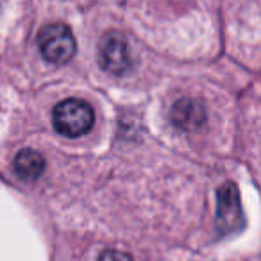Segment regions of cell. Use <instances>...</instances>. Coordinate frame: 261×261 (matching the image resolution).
Masks as SVG:
<instances>
[{
    "label": "cell",
    "mask_w": 261,
    "mask_h": 261,
    "mask_svg": "<svg viewBox=\"0 0 261 261\" xmlns=\"http://www.w3.org/2000/svg\"><path fill=\"white\" fill-rule=\"evenodd\" d=\"M98 261H133V257L125 252H120V250H106Z\"/></svg>",
    "instance_id": "7"
},
{
    "label": "cell",
    "mask_w": 261,
    "mask_h": 261,
    "mask_svg": "<svg viewBox=\"0 0 261 261\" xmlns=\"http://www.w3.org/2000/svg\"><path fill=\"white\" fill-rule=\"evenodd\" d=\"M245 225L240 192L234 182L227 181L217 192V229L220 234L238 232Z\"/></svg>",
    "instance_id": "3"
},
{
    "label": "cell",
    "mask_w": 261,
    "mask_h": 261,
    "mask_svg": "<svg viewBox=\"0 0 261 261\" xmlns=\"http://www.w3.org/2000/svg\"><path fill=\"white\" fill-rule=\"evenodd\" d=\"M98 61L109 73L122 75L130 68V52L125 36L120 33H108L98 45Z\"/></svg>",
    "instance_id": "4"
},
{
    "label": "cell",
    "mask_w": 261,
    "mask_h": 261,
    "mask_svg": "<svg viewBox=\"0 0 261 261\" xmlns=\"http://www.w3.org/2000/svg\"><path fill=\"white\" fill-rule=\"evenodd\" d=\"M40 52L48 63L65 65L75 56L77 45L72 31L65 23H48L38 36Z\"/></svg>",
    "instance_id": "2"
},
{
    "label": "cell",
    "mask_w": 261,
    "mask_h": 261,
    "mask_svg": "<svg viewBox=\"0 0 261 261\" xmlns=\"http://www.w3.org/2000/svg\"><path fill=\"white\" fill-rule=\"evenodd\" d=\"M95 122V113L90 104L79 98H66L52 111L54 129L66 138H79L86 135Z\"/></svg>",
    "instance_id": "1"
},
{
    "label": "cell",
    "mask_w": 261,
    "mask_h": 261,
    "mask_svg": "<svg viewBox=\"0 0 261 261\" xmlns=\"http://www.w3.org/2000/svg\"><path fill=\"white\" fill-rule=\"evenodd\" d=\"M170 118L175 127L182 130H197L206 122V109L202 102L195 98H179L170 111Z\"/></svg>",
    "instance_id": "5"
},
{
    "label": "cell",
    "mask_w": 261,
    "mask_h": 261,
    "mask_svg": "<svg viewBox=\"0 0 261 261\" xmlns=\"http://www.w3.org/2000/svg\"><path fill=\"white\" fill-rule=\"evenodd\" d=\"M15 172L23 181H36L45 170V160L40 152L33 149H23L16 154L13 161Z\"/></svg>",
    "instance_id": "6"
}]
</instances>
